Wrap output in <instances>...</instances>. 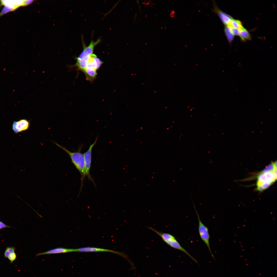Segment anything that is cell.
I'll return each instance as SVG.
<instances>
[{"label":"cell","mask_w":277,"mask_h":277,"mask_svg":"<svg viewBox=\"0 0 277 277\" xmlns=\"http://www.w3.org/2000/svg\"><path fill=\"white\" fill-rule=\"evenodd\" d=\"M97 137H96L94 142L90 145L88 150L83 154L85 163L86 175L92 180L90 172L91 166L92 161V149L96 144L97 140Z\"/></svg>","instance_id":"7"},{"label":"cell","mask_w":277,"mask_h":277,"mask_svg":"<svg viewBox=\"0 0 277 277\" xmlns=\"http://www.w3.org/2000/svg\"><path fill=\"white\" fill-rule=\"evenodd\" d=\"M241 40L243 42H245L251 39V36L248 31L244 27L239 30V35Z\"/></svg>","instance_id":"14"},{"label":"cell","mask_w":277,"mask_h":277,"mask_svg":"<svg viewBox=\"0 0 277 277\" xmlns=\"http://www.w3.org/2000/svg\"><path fill=\"white\" fill-rule=\"evenodd\" d=\"M85 74L87 80L92 82L97 74V70L93 69H85L83 72Z\"/></svg>","instance_id":"15"},{"label":"cell","mask_w":277,"mask_h":277,"mask_svg":"<svg viewBox=\"0 0 277 277\" xmlns=\"http://www.w3.org/2000/svg\"><path fill=\"white\" fill-rule=\"evenodd\" d=\"M276 161L267 165L258 175L256 183L257 191H262L272 185L277 180Z\"/></svg>","instance_id":"1"},{"label":"cell","mask_w":277,"mask_h":277,"mask_svg":"<svg viewBox=\"0 0 277 277\" xmlns=\"http://www.w3.org/2000/svg\"><path fill=\"white\" fill-rule=\"evenodd\" d=\"M229 25L239 30L243 27L242 23L241 21L233 18L231 20Z\"/></svg>","instance_id":"17"},{"label":"cell","mask_w":277,"mask_h":277,"mask_svg":"<svg viewBox=\"0 0 277 277\" xmlns=\"http://www.w3.org/2000/svg\"><path fill=\"white\" fill-rule=\"evenodd\" d=\"M194 206L198 220V230L200 236L202 240L206 245L212 257L214 259V256L212 253L210 247V236L208 228L202 222L194 205Z\"/></svg>","instance_id":"5"},{"label":"cell","mask_w":277,"mask_h":277,"mask_svg":"<svg viewBox=\"0 0 277 277\" xmlns=\"http://www.w3.org/2000/svg\"><path fill=\"white\" fill-rule=\"evenodd\" d=\"M224 30L228 42L231 44L234 38V35L232 32L229 25L225 26Z\"/></svg>","instance_id":"16"},{"label":"cell","mask_w":277,"mask_h":277,"mask_svg":"<svg viewBox=\"0 0 277 277\" xmlns=\"http://www.w3.org/2000/svg\"><path fill=\"white\" fill-rule=\"evenodd\" d=\"M58 147L65 152L69 156L72 163L80 173L82 181L86 176L85 163L83 154L81 152L82 147H80L77 152H71L65 147L54 143Z\"/></svg>","instance_id":"2"},{"label":"cell","mask_w":277,"mask_h":277,"mask_svg":"<svg viewBox=\"0 0 277 277\" xmlns=\"http://www.w3.org/2000/svg\"><path fill=\"white\" fill-rule=\"evenodd\" d=\"M213 12L217 15L223 24L225 26L229 25L231 20L233 18L232 17L222 11L214 2L213 4Z\"/></svg>","instance_id":"10"},{"label":"cell","mask_w":277,"mask_h":277,"mask_svg":"<svg viewBox=\"0 0 277 277\" xmlns=\"http://www.w3.org/2000/svg\"><path fill=\"white\" fill-rule=\"evenodd\" d=\"M14 10L12 8L7 6H4L0 13V17L8 12Z\"/></svg>","instance_id":"18"},{"label":"cell","mask_w":277,"mask_h":277,"mask_svg":"<svg viewBox=\"0 0 277 277\" xmlns=\"http://www.w3.org/2000/svg\"><path fill=\"white\" fill-rule=\"evenodd\" d=\"M103 63L102 61L96 55L93 54L88 59L85 70L93 69L97 70L100 67Z\"/></svg>","instance_id":"9"},{"label":"cell","mask_w":277,"mask_h":277,"mask_svg":"<svg viewBox=\"0 0 277 277\" xmlns=\"http://www.w3.org/2000/svg\"><path fill=\"white\" fill-rule=\"evenodd\" d=\"M15 248L14 247L7 248L4 253V256L7 258L11 263L16 260L17 256L15 252Z\"/></svg>","instance_id":"13"},{"label":"cell","mask_w":277,"mask_h":277,"mask_svg":"<svg viewBox=\"0 0 277 277\" xmlns=\"http://www.w3.org/2000/svg\"><path fill=\"white\" fill-rule=\"evenodd\" d=\"M73 252V249H66L62 248H58L52 249L45 252L37 254L36 256L47 254L67 253Z\"/></svg>","instance_id":"12"},{"label":"cell","mask_w":277,"mask_h":277,"mask_svg":"<svg viewBox=\"0 0 277 277\" xmlns=\"http://www.w3.org/2000/svg\"><path fill=\"white\" fill-rule=\"evenodd\" d=\"M148 228L156 233L161 237L166 243L170 247L183 252L195 262L198 263L197 260L181 245L176 238L173 235L169 233H163L158 231L151 227H149Z\"/></svg>","instance_id":"3"},{"label":"cell","mask_w":277,"mask_h":277,"mask_svg":"<svg viewBox=\"0 0 277 277\" xmlns=\"http://www.w3.org/2000/svg\"><path fill=\"white\" fill-rule=\"evenodd\" d=\"M95 45L90 43L87 46L84 45L82 51L76 59L77 61L76 63L73 67H77L78 70L83 72L85 70L87 63L91 56L93 54V50Z\"/></svg>","instance_id":"4"},{"label":"cell","mask_w":277,"mask_h":277,"mask_svg":"<svg viewBox=\"0 0 277 277\" xmlns=\"http://www.w3.org/2000/svg\"><path fill=\"white\" fill-rule=\"evenodd\" d=\"M33 1L32 0H25L23 4V6H25L32 3Z\"/></svg>","instance_id":"20"},{"label":"cell","mask_w":277,"mask_h":277,"mask_svg":"<svg viewBox=\"0 0 277 277\" xmlns=\"http://www.w3.org/2000/svg\"><path fill=\"white\" fill-rule=\"evenodd\" d=\"M25 0H1L2 5L9 7L15 10L19 7L23 6Z\"/></svg>","instance_id":"11"},{"label":"cell","mask_w":277,"mask_h":277,"mask_svg":"<svg viewBox=\"0 0 277 277\" xmlns=\"http://www.w3.org/2000/svg\"><path fill=\"white\" fill-rule=\"evenodd\" d=\"M30 125L29 121L26 119H22L17 121H14L12 128L16 133L26 131L28 129Z\"/></svg>","instance_id":"8"},{"label":"cell","mask_w":277,"mask_h":277,"mask_svg":"<svg viewBox=\"0 0 277 277\" xmlns=\"http://www.w3.org/2000/svg\"><path fill=\"white\" fill-rule=\"evenodd\" d=\"M230 30L233 35L236 36H239V30L237 29L232 27L229 25Z\"/></svg>","instance_id":"19"},{"label":"cell","mask_w":277,"mask_h":277,"mask_svg":"<svg viewBox=\"0 0 277 277\" xmlns=\"http://www.w3.org/2000/svg\"><path fill=\"white\" fill-rule=\"evenodd\" d=\"M73 252H110L120 255L127 260L130 263L131 262V261L128 259L127 255L123 253L109 249L93 247H84L76 249H73Z\"/></svg>","instance_id":"6"},{"label":"cell","mask_w":277,"mask_h":277,"mask_svg":"<svg viewBox=\"0 0 277 277\" xmlns=\"http://www.w3.org/2000/svg\"><path fill=\"white\" fill-rule=\"evenodd\" d=\"M9 226L6 225L4 223L0 221V229L6 227H9Z\"/></svg>","instance_id":"21"}]
</instances>
